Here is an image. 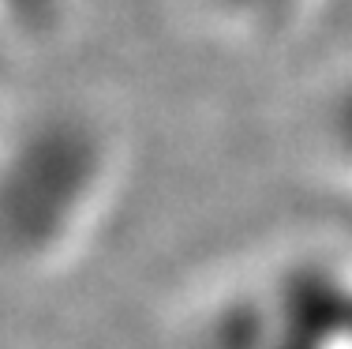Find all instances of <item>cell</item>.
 I'll list each match as a JSON object with an SVG mask.
<instances>
[{"instance_id": "1", "label": "cell", "mask_w": 352, "mask_h": 349, "mask_svg": "<svg viewBox=\"0 0 352 349\" xmlns=\"http://www.w3.org/2000/svg\"><path fill=\"white\" fill-rule=\"evenodd\" d=\"M113 184V143L94 120L41 124L0 162V260L45 263L90 229Z\"/></svg>"}]
</instances>
